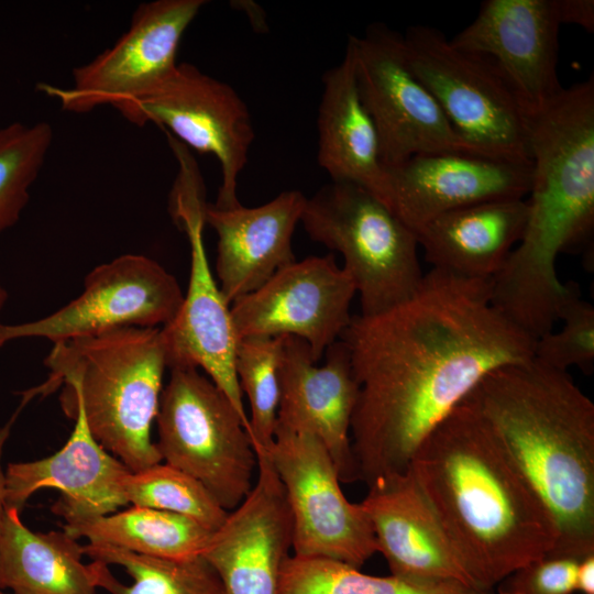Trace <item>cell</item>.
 Here are the masks:
<instances>
[{"label":"cell","mask_w":594,"mask_h":594,"mask_svg":"<svg viewBox=\"0 0 594 594\" xmlns=\"http://www.w3.org/2000/svg\"><path fill=\"white\" fill-rule=\"evenodd\" d=\"M403 37L411 72L464 141L483 156L531 163L527 116L490 58L457 48L429 25Z\"/></svg>","instance_id":"cell-8"},{"label":"cell","mask_w":594,"mask_h":594,"mask_svg":"<svg viewBox=\"0 0 594 594\" xmlns=\"http://www.w3.org/2000/svg\"><path fill=\"white\" fill-rule=\"evenodd\" d=\"M528 216L525 199H502L443 213L415 234L431 268L492 279L522 237Z\"/></svg>","instance_id":"cell-23"},{"label":"cell","mask_w":594,"mask_h":594,"mask_svg":"<svg viewBox=\"0 0 594 594\" xmlns=\"http://www.w3.org/2000/svg\"><path fill=\"white\" fill-rule=\"evenodd\" d=\"M532 164L528 216L517 262L549 274L562 253L593 255L594 78L578 82L527 116Z\"/></svg>","instance_id":"cell-5"},{"label":"cell","mask_w":594,"mask_h":594,"mask_svg":"<svg viewBox=\"0 0 594 594\" xmlns=\"http://www.w3.org/2000/svg\"><path fill=\"white\" fill-rule=\"evenodd\" d=\"M356 294L351 275L333 255L294 261L230 306L238 340L293 336L306 341L315 362L351 322Z\"/></svg>","instance_id":"cell-15"},{"label":"cell","mask_w":594,"mask_h":594,"mask_svg":"<svg viewBox=\"0 0 594 594\" xmlns=\"http://www.w3.org/2000/svg\"><path fill=\"white\" fill-rule=\"evenodd\" d=\"M256 479L245 498L212 531L201 556L227 594H277L282 565L290 556L293 520L268 451H255Z\"/></svg>","instance_id":"cell-19"},{"label":"cell","mask_w":594,"mask_h":594,"mask_svg":"<svg viewBox=\"0 0 594 594\" xmlns=\"http://www.w3.org/2000/svg\"><path fill=\"white\" fill-rule=\"evenodd\" d=\"M20 409L16 410V413L13 415V417L3 426L0 428V526L2 522V517L6 510L4 507V495H6V473L2 470L1 465V457L3 452L4 443L7 442L9 435L11 432L12 425L15 420L16 415L19 414Z\"/></svg>","instance_id":"cell-36"},{"label":"cell","mask_w":594,"mask_h":594,"mask_svg":"<svg viewBox=\"0 0 594 594\" xmlns=\"http://www.w3.org/2000/svg\"><path fill=\"white\" fill-rule=\"evenodd\" d=\"M308 343L284 336L279 364L276 427L308 432L327 449L341 483L359 481L351 442V422L359 396L350 353L339 339L316 365Z\"/></svg>","instance_id":"cell-17"},{"label":"cell","mask_w":594,"mask_h":594,"mask_svg":"<svg viewBox=\"0 0 594 594\" xmlns=\"http://www.w3.org/2000/svg\"><path fill=\"white\" fill-rule=\"evenodd\" d=\"M306 200L301 191L293 189L251 208L220 209L207 202L205 223L218 237L219 287L230 305L295 261L292 238Z\"/></svg>","instance_id":"cell-22"},{"label":"cell","mask_w":594,"mask_h":594,"mask_svg":"<svg viewBox=\"0 0 594 594\" xmlns=\"http://www.w3.org/2000/svg\"><path fill=\"white\" fill-rule=\"evenodd\" d=\"M558 16L562 24H575L587 32L594 31L593 0H556Z\"/></svg>","instance_id":"cell-34"},{"label":"cell","mask_w":594,"mask_h":594,"mask_svg":"<svg viewBox=\"0 0 594 594\" xmlns=\"http://www.w3.org/2000/svg\"><path fill=\"white\" fill-rule=\"evenodd\" d=\"M48 380L29 399L64 384L61 403L84 414L94 438L131 472L162 462L151 437L167 367L161 328L125 327L55 343Z\"/></svg>","instance_id":"cell-4"},{"label":"cell","mask_w":594,"mask_h":594,"mask_svg":"<svg viewBox=\"0 0 594 594\" xmlns=\"http://www.w3.org/2000/svg\"><path fill=\"white\" fill-rule=\"evenodd\" d=\"M359 396L351 442L359 481L405 472L425 439L491 372L534 358L535 339L491 301V279L431 268L402 304L352 316Z\"/></svg>","instance_id":"cell-1"},{"label":"cell","mask_w":594,"mask_h":594,"mask_svg":"<svg viewBox=\"0 0 594 594\" xmlns=\"http://www.w3.org/2000/svg\"><path fill=\"white\" fill-rule=\"evenodd\" d=\"M409 469L485 588L556 548L549 510L466 399L425 439Z\"/></svg>","instance_id":"cell-2"},{"label":"cell","mask_w":594,"mask_h":594,"mask_svg":"<svg viewBox=\"0 0 594 594\" xmlns=\"http://www.w3.org/2000/svg\"><path fill=\"white\" fill-rule=\"evenodd\" d=\"M75 427L54 454L29 462L9 463L4 507L21 512L42 488H56L61 497L52 510L65 522L116 513L128 505L123 481L131 472L91 435L84 414L75 409Z\"/></svg>","instance_id":"cell-21"},{"label":"cell","mask_w":594,"mask_h":594,"mask_svg":"<svg viewBox=\"0 0 594 594\" xmlns=\"http://www.w3.org/2000/svg\"><path fill=\"white\" fill-rule=\"evenodd\" d=\"M300 223L311 240L343 256L361 316L402 304L420 285L416 234L366 189L344 182L324 185L307 198Z\"/></svg>","instance_id":"cell-6"},{"label":"cell","mask_w":594,"mask_h":594,"mask_svg":"<svg viewBox=\"0 0 594 594\" xmlns=\"http://www.w3.org/2000/svg\"><path fill=\"white\" fill-rule=\"evenodd\" d=\"M384 205L414 233L435 218L475 204L525 199L531 163L459 152L416 155L385 167Z\"/></svg>","instance_id":"cell-18"},{"label":"cell","mask_w":594,"mask_h":594,"mask_svg":"<svg viewBox=\"0 0 594 594\" xmlns=\"http://www.w3.org/2000/svg\"><path fill=\"white\" fill-rule=\"evenodd\" d=\"M123 492L132 506L178 514L210 531L218 529L229 513L202 483L167 463L130 472Z\"/></svg>","instance_id":"cell-30"},{"label":"cell","mask_w":594,"mask_h":594,"mask_svg":"<svg viewBox=\"0 0 594 594\" xmlns=\"http://www.w3.org/2000/svg\"><path fill=\"white\" fill-rule=\"evenodd\" d=\"M563 327L535 341L534 358L560 371L578 366L590 373L594 362V307L576 285L561 310Z\"/></svg>","instance_id":"cell-32"},{"label":"cell","mask_w":594,"mask_h":594,"mask_svg":"<svg viewBox=\"0 0 594 594\" xmlns=\"http://www.w3.org/2000/svg\"><path fill=\"white\" fill-rule=\"evenodd\" d=\"M0 594H8V593H4L3 590H0Z\"/></svg>","instance_id":"cell-38"},{"label":"cell","mask_w":594,"mask_h":594,"mask_svg":"<svg viewBox=\"0 0 594 594\" xmlns=\"http://www.w3.org/2000/svg\"><path fill=\"white\" fill-rule=\"evenodd\" d=\"M82 549L94 563L97 587L109 594H227L202 556L160 558L89 542Z\"/></svg>","instance_id":"cell-27"},{"label":"cell","mask_w":594,"mask_h":594,"mask_svg":"<svg viewBox=\"0 0 594 594\" xmlns=\"http://www.w3.org/2000/svg\"><path fill=\"white\" fill-rule=\"evenodd\" d=\"M52 140L47 122H13L0 129V233L20 219Z\"/></svg>","instance_id":"cell-31"},{"label":"cell","mask_w":594,"mask_h":594,"mask_svg":"<svg viewBox=\"0 0 594 594\" xmlns=\"http://www.w3.org/2000/svg\"><path fill=\"white\" fill-rule=\"evenodd\" d=\"M173 189L170 211L190 244L188 288L176 317L161 328L167 367L202 369L226 394L245 422L249 417L234 369L238 337L230 312L209 267L202 230L206 200L196 165H180Z\"/></svg>","instance_id":"cell-10"},{"label":"cell","mask_w":594,"mask_h":594,"mask_svg":"<svg viewBox=\"0 0 594 594\" xmlns=\"http://www.w3.org/2000/svg\"><path fill=\"white\" fill-rule=\"evenodd\" d=\"M367 487L361 505L391 574L487 590L450 539L409 468Z\"/></svg>","instance_id":"cell-20"},{"label":"cell","mask_w":594,"mask_h":594,"mask_svg":"<svg viewBox=\"0 0 594 594\" xmlns=\"http://www.w3.org/2000/svg\"><path fill=\"white\" fill-rule=\"evenodd\" d=\"M346 46L385 167L430 153L481 155L455 131L438 101L411 72L402 34L376 22L363 35H351Z\"/></svg>","instance_id":"cell-9"},{"label":"cell","mask_w":594,"mask_h":594,"mask_svg":"<svg viewBox=\"0 0 594 594\" xmlns=\"http://www.w3.org/2000/svg\"><path fill=\"white\" fill-rule=\"evenodd\" d=\"M465 399L549 510L551 552H594V404L568 371L532 358L491 372Z\"/></svg>","instance_id":"cell-3"},{"label":"cell","mask_w":594,"mask_h":594,"mask_svg":"<svg viewBox=\"0 0 594 594\" xmlns=\"http://www.w3.org/2000/svg\"><path fill=\"white\" fill-rule=\"evenodd\" d=\"M116 110L135 125L155 123L169 130L177 141L215 155L221 167V185L213 206L229 209L241 205L238 179L255 133L246 103L229 84L190 63H177L152 88Z\"/></svg>","instance_id":"cell-11"},{"label":"cell","mask_w":594,"mask_h":594,"mask_svg":"<svg viewBox=\"0 0 594 594\" xmlns=\"http://www.w3.org/2000/svg\"><path fill=\"white\" fill-rule=\"evenodd\" d=\"M560 26L556 0H486L450 42L490 58L529 116L564 89L558 77Z\"/></svg>","instance_id":"cell-16"},{"label":"cell","mask_w":594,"mask_h":594,"mask_svg":"<svg viewBox=\"0 0 594 594\" xmlns=\"http://www.w3.org/2000/svg\"><path fill=\"white\" fill-rule=\"evenodd\" d=\"M7 298H8V293H7L6 288L3 287V285L0 282V310L4 306V304L7 301Z\"/></svg>","instance_id":"cell-37"},{"label":"cell","mask_w":594,"mask_h":594,"mask_svg":"<svg viewBox=\"0 0 594 594\" xmlns=\"http://www.w3.org/2000/svg\"><path fill=\"white\" fill-rule=\"evenodd\" d=\"M183 300L178 282L156 261L124 254L90 271L82 293L57 311L29 322H0V348L24 338L55 344L118 328H162Z\"/></svg>","instance_id":"cell-13"},{"label":"cell","mask_w":594,"mask_h":594,"mask_svg":"<svg viewBox=\"0 0 594 594\" xmlns=\"http://www.w3.org/2000/svg\"><path fill=\"white\" fill-rule=\"evenodd\" d=\"M63 530L89 543L170 559L201 556L212 534L185 516L140 506L65 522Z\"/></svg>","instance_id":"cell-26"},{"label":"cell","mask_w":594,"mask_h":594,"mask_svg":"<svg viewBox=\"0 0 594 594\" xmlns=\"http://www.w3.org/2000/svg\"><path fill=\"white\" fill-rule=\"evenodd\" d=\"M284 336L238 340L234 369L250 404L249 436L254 451H268L279 404V364Z\"/></svg>","instance_id":"cell-29"},{"label":"cell","mask_w":594,"mask_h":594,"mask_svg":"<svg viewBox=\"0 0 594 594\" xmlns=\"http://www.w3.org/2000/svg\"><path fill=\"white\" fill-rule=\"evenodd\" d=\"M66 531L34 532L20 510L6 508L0 526V590L12 594H96L94 563Z\"/></svg>","instance_id":"cell-25"},{"label":"cell","mask_w":594,"mask_h":594,"mask_svg":"<svg viewBox=\"0 0 594 594\" xmlns=\"http://www.w3.org/2000/svg\"><path fill=\"white\" fill-rule=\"evenodd\" d=\"M318 163L331 182L355 184L384 204L387 175L375 125L362 103L351 50L322 76Z\"/></svg>","instance_id":"cell-24"},{"label":"cell","mask_w":594,"mask_h":594,"mask_svg":"<svg viewBox=\"0 0 594 594\" xmlns=\"http://www.w3.org/2000/svg\"><path fill=\"white\" fill-rule=\"evenodd\" d=\"M206 0H155L135 10L129 30L91 62L73 72L72 86L40 84L65 111L114 109L147 91L168 75L180 40Z\"/></svg>","instance_id":"cell-14"},{"label":"cell","mask_w":594,"mask_h":594,"mask_svg":"<svg viewBox=\"0 0 594 594\" xmlns=\"http://www.w3.org/2000/svg\"><path fill=\"white\" fill-rule=\"evenodd\" d=\"M576 593L594 594V552L583 556L579 561Z\"/></svg>","instance_id":"cell-35"},{"label":"cell","mask_w":594,"mask_h":594,"mask_svg":"<svg viewBox=\"0 0 594 594\" xmlns=\"http://www.w3.org/2000/svg\"><path fill=\"white\" fill-rule=\"evenodd\" d=\"M581 558L549 552L503 578L495 594H575Z\"/></svg>","instance_id":"cell-33"},{"label":"cell","mask_w":594,"mask_h":594,"mask_svg":"<svg viewBox=\"0 0 594 594\" xmlns=\"http://www.w3.org/2000/svg\"><path fill=\"white\" fill-rule=\"evenodd\" d=\"M268 454L290 510L295 556L333 559L360 569L377 552L361 503L345 497L336 466L317 437L275 427Z\"/></svg>","instance_id":"cell-12"},{"label":"cell","mask_w":594,"mask_h":594,"mask_svg":"<svg viewBox=\"0 0 594 594\" xmlns=\"http://www.w3.org/2000/svg\"><path fill=\"white\" fill-rule=\"evenodd\" d=\"M277 594H495L455 581L408 579L363 573L359 568L322 557L288 556Z\"/></svg>","instance_id":"cell-28"},{"label":"cell","mask_w":594,"mask_h":594,"mask_svg":"<svg viewBox=\"0 0 594 594\" xmlns=\"http://www.w3.org/2000/svg\"><path fill=\"white\" fill-rule=\"evenodd\" d=\"M162 461L191 475L228 512L250 493L257 458L226 394L196 367L170 369L156 416Z\"/></svg>","instance_id":"cell-7"}]
</instances>
